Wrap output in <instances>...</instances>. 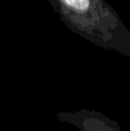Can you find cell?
Instances as JSON below:
<instances>
[{"label":"cell","instance_id":"obj_1","mask_svg":"<svg viewBox=\"0 0 130 131\" xmlns=\"http://www.w3.org/2000/svg\"><path fill=\"white\" fill-rule=\"evenodd\" d=\"M61 21L88 41L130 57V30L105 0H47Z\"/></svg>","mask_w":130,"mask_h":131},{"label":"cell","instance_id":"obj_2","mask_svg":"<svg viewBox=\"0 0 130 131\" xmlns=\"http://www.w3.org/2000/svg\"><path fill=\"white\" fill-rule=\"evenodd\" d=\"M57 117L75 125L81 131H121L119 124L113 120L86 109L75 113H59Z\"/></svg>","mask_w":130,"mask_h":131}]
</instances>
